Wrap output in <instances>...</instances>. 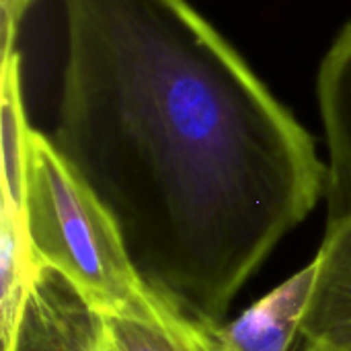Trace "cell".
<instances>
[{
    "mask_svg": "<svg viewBox=\"0 0 351 351\" xmlns=\"http://www.w3.org/2000/svg\"><path fill=\"white\" fill-rule=\"evenodd\" d=\"M51 144L115 220L142 280L222 327L325 197L313 136L187 0H62Z\"/></svg>",
    "mask_w": 351,
    "mask_h": 351,
    "instance_id": "1",
    "label": "cell"
},
{
    "mask_svg": "<svg viewBox=\"0 0 351 351\" xmlns=\"http://www.w3.org/2000/svg\"><path fill=\"white\" fill-rule=\"evenodd\" d=\"M27 234L35 259L101 311L146 321L187 317L142 280L111 214L37 130L29 140Z\"/></svg>",
    "mask_w": 351,
    "mask_h": 351,
    "instance_id": "2",
    "label": "cell"
},
{
    "mask_svg": "<svg viewBox=\"0 0 351 351\" xmlns=\"http://www.w3.org/2000/svg\"><path fill=\"white\" fill-rule=\"evenodd\" d=\"M107 313L70 278L37 261L23 306L2 333L4 351H105Z\"/></svg>",
    "mask_w": 351,
    "mask_h": 351,
    "instance_id": "3",
    "label": "cell"
},
{
    "mask_svg": "<svg viewBox=\"0 0 351 351\" xmlns=\"http://www.w3.org/2000/svg\"><path fill=\"white\" fill-rule=\"evenodd\" d=\"M317 97L329 150L325 230H331L351 222V21L321 62Z\"/></svg>",
    "mask_w": 351,
    "mask_h": 351,
    "instance_id": "4",
    "label": "cell"
},
{
    "mask_svg": "<svg viewBox=\"0 0 351 351\" xmlns=\"http://www.w3.org/2000/svg\"><path fill=\"white\" fill-rule=\"evenodd\" d=\"M317 280L313 259L234 321L220 327V351H290L302 337V321Z\"/></svg>",
    "mask_w": 351,
    "mask_h": 351,
    "instance_id": "5",
    "label": "cell"
},
{
    "mask_svg": "<svg viewBox=\"0 0 351 351\" xmlns=\"http://www.w3.org/2000/svg\"><path fill=\"white\" fill-rule=\"evenodd\" d=\"M315 261L317 280L302 339L331 351H351V222L325 230Z\"/></svg>",
    "mask_w": 351,
    "mask_h": 351,
    "instance_id": "6",
    "label": "cell"
},
{
    "mask_svg": "<svg viewBox=\"0 0 351 351\" xmlns=\"http://www.w3.org/2000/svg\"><path fill=\"white\" fill-rule=\"evenodd\" d=\"M105 351H220V327L189 317L146 321L107 313Z\"/></svg>",
    "mask_w": 351,
    "mask_h": 351,
    "instance_id": "7",
    "label": "cell"
},
{
    "mask_svg": "<svg viewBox=\"0 0 351 351\" xmlns=\"http://www.w3.org/2000/svg\"><path fill=\"white\" fill-rule=\"evenodd\" d=\"M35 0H0V31H2V53L14 51L16 31L27 14V10L33 6Z\"/></svg>",
    "mask_w": 351,
    "mask_h": 351,
    "instance_id": "8",
    "label": "cell"
},
{
    "mask_svg": "<svg viewBox=\"0 0 351 351\" xmlns=\"http://www.w3.org/2000/svg\"><path fill=\"white\" fill-rule=\"evenodd\" d=\"M302 351H331V350H327V348H323V346H317V343H313V341H304Z\"/></svg>",
    "mask_w": 351,
    "mask_h": 351,
    "instance_id": "9",
    "label": "cell"
}]
</instances>
